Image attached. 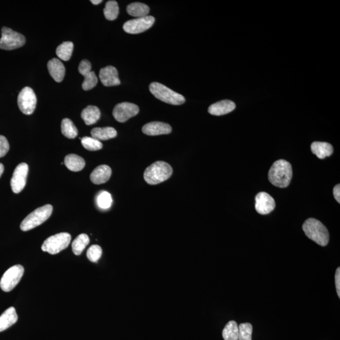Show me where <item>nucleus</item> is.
<instances>
[{
  "instance_id": "obj_18",
  "label": "nucleus",
  "mask_w": 340,
  "mask_h": 340,
  "mask_svg": "<svg viewBox=\"0 0 340 340\" xmlns=\"http://www.w3.org/2000/svg\"><path fill=\"white\" fill-rule=\"evenodd\" d=\"M235 108L236 105L233 102L224 100L210 105L208 112L213 115L221 116L233 111Z\"/></svg>"
},
{
  "instance_id": "obj_12",
  "label": "nucleus",
  "mask_w": 340,
  "mask_h": 340,
  "mask_svg": "<svg viewBox=\"0 0 340 340\" xmlns=\"http://www.w3.org/2000/svg\"><path fill=\"white\" fill-rule=\"evenodd\" d=\"M139 112V108L137 105L123 102L115 105L113 110V116L118 122L123 123L137 115Z\"/></svg>"
},
{
  "instance_id": "obj_10",
  "label": "nucleus",
  "mask_w": 340,
  "mask_h": 340,
  "mask_svg": "<svg viewBox=\"0 0 340 340\" xmlns=\"http://www.w3.org/2000/svg\"><path fill=\"white\" fill-rule=\"evenodd\" d=\"M155 21V18L153 16L132 19L124 24L123 29L128 34H140L150 29Z\"/></svg>"
},
{
  "instance_id": "obj_2",
  "label": "nucleus",
  "mask_w": 340,
  "mask_h": 340,
  "mask_svg": "<svg viewBox=\"0 0 340 340\" xmlns=\"http://www.w3.org/2000/svg\"><path fill=\"white\" fill-rule=\"evenodd\" d=\"M302 229L307 237L321 247L327 245L330 235L327 228L320 221L310 218L305 221Z\"/></svg>"
},
{
  "instance_id": "obj_26",
  "label": "nucleus",
  "mask_w": 340,
  "mask_h": 340,
  "mask_svg": "<svg viewBox=\"0 0 340 340\" xmlns=\"http://www.w3.org/2000/svg\"><path fill=\"white\" fill-rule=\"evenodd\" d=\"M90 242L87 234H81L77 237L72 244V252L76 255H80Z\"/></svg>"
},
{
  "instance_id": "obj_5",
  "label": "nucleus",
  "mask_w": 340,
  "mask_h": 340,
  "mask_svg": "<svg viewBox=\"0 0 340 340\" xmlns=\"http://www.w3.org/2000/svg\"><path fill=\"white\" fill-rule=\"evenodd\" d=\"M53 210V207L50 204L37 208L24 218L20 225L21 230L28 231L42 225L50 217Z\"/></svg>"
},
{
  "instance_id": "obj_16",
  "label": "nucleus",
  "mask_w": 340,
  "mask_h": 340,
  "mask_svg": "<svg viewBox=\"0 0 340 340\" xmlns=\"http://www.w3.org/2000/svg\"><path fill=\"white\" fill-rule=\"evenodd\" d=\"M143 133L148 136H159L168 134L172 131V127L168 124L161 122H152L145 124L142 129Z\"/></svg>"
},
{
  "instance_id": "obj_19",
  "label": "nucleus",
  "mask_w": 340,
  "mask_h": 340,
  "mask_svg": "<svg viewBox=\"0 0 340 340\" xmlns=\"http://www.w3.org/2000/svg\"><path fill=\"white\" fill-rule=\"evenodd\" d=\"M48 71L56 82H61L65 75V67L59 59L53 58L47 63Z\"/></svg>"
},
{
  "instance_id": "obj_36",
  "label": "nucleus",
  "mask_w": 340,
  "mask_h": 340,
  "mask_svg": "<svg viewBox=\"0 0 340 340\" xmlns=\"http://www.w3.org/2000/svg\"><path fill=\"white\" fill-rule=\"evenodd\" d=\"M335 284L337 291V294L340 298V268L338 267L336 270L335 274Z\"/></svg>"
},
{
  "instance_id": "obj_28",
  "label": "nucleus",
  "mask_w": 340,
  "mask_h": 340,
  "mask_svg": "<svg viewBox=\"0 0 340 340\" xmlns=\"http://www.w3.org/2000/svg\"><path fill=\"white\" fill-rule=\"evenodd\" d=\"M74 45L71 42H64L59 45L56 50V55L63 61H69L74 51Z\"/></svg>"
},
{
  "instance_id": "obj_25",
  "label": "nucleus",
  "mask_w": 340,
  "mask_h": 340,
  "mask_svg": "<svg viewBox=\"0 0 340 340\" xmlns=\"http://www.w3.org/2000/svg\"><path fill=\"white\" fill-rule=\"evenodd\" d=\"M150 11L147 5L142 3H132L127 7V12L132 17L142 18L147 17Z\"/></svg>"
},
{
  "instance_id": "obj_23",
  "label": "nucleus",
  "mask_w": 340,
  "mask_h": 340,
  "mask_svg": "<svg viewBox=\"0 0 340 340\" xmlns=\"http://www.w3.org/2000/svg\"><path fill=\"white\" fill-rule=\"evenodd\" d=\"M64 164L72 172H80L84 168L85 161L84 159L75 154H70L64 158Z\"/></svg>"
},
{
  "instance_id": "obj_6",
  "label": "nucleus",
  "mask_w": 340,
  "mask_h": 340,
  "mask_svg": "<svg viewBox=\"0 0 340 340\" xmlns=\"http://www.w3.org/2000/svg\"><path fill=\"white\" fill-rule=\"evenodd\" d=\"M71 236L67 233H61L51 236L42 245L43 252L56 255L66 249L71 242Z\"/></svg>"
},
{
  "instance_id": "obj_24",
  "label": "nucleus",
  "mask_w": 340,
  "mask_h": 340,
  "mask_svg": "<svg viewBox=\"0 0 340 340\" xmlns=\"http://www.w3.org/2000/svg\"><path fill=\"white\" fill-rule=\"evenodd\" d=\"M101 113L100 109L93 105H89L82 112V118L86 125L90 126L95 124L101 118Z\"/></svg>"
},
{
  "instance_id": "obj_13",
  "label": "nucleus",
  "mask_w": 340,
  "mask_h": 340,
  "mask_svg": "<svg viewBox=\"0 0 340 340\" xmlns=\"http://www.w3.org/2000/svg\"><path fill=\"white\" fill-rule=\"evenodd\" d=\"M91 64L90 62L84 59L81 61L78 71L80 74L85 77L84 82L82 84L83 90L88 91L91 90L98 83V78L94 74V72L91 71Z\"/></svg>"
},
{
  "instance_id": "obj_22",
  "label": "nucleus",
  "mask_w": 340,
  "mask_h": 340,
  "mask_svg": "<svg viewBox=\"0 0 340 340\" xmlns=\"http://www.w3.org/2000/svg\"><path fill=\"white\" fill-rule=\"evenodd\" d=\"M91 137L99 140V141H106V140L114 138L117 136V132L114 128L111 127L105 128H94L91 131Z\"/></svg>"
},
{
  "instance_id": "obj_27",
  "label": "nucleus",
  "mask_w": 340,
  "mask_h": 340,
  "mask_svg": "<svg viewBox=\"0 0 340 340\" xmlns=\"http://www.w3.org/2000/svg\"><path fill=\"white\" fill-rule=\"evenodd\" d=\"M239 328L235 321H231L227 324L223 331V336L225 340H238Z\"/></svg>"
},
{
  "instance_id": "obj_4",
  "label": "nucleus",
  "mask_w": 340,
  "mask_h": 340,
  "mask_svg": "<svg viewBox=\"0 0 340 340\" xmlns=\"http://www.w3.org/2000/svg\"><path fill=\"white\" fill-rule=\"evenodd\" d=\"M150 91L156 99L166 104L180 105L185 102V98L182 94L175 92L160 83H151Z\"/></svg>"
},
{
  "instance_id": "obj_29",
  "label": "nucleus",
  "mask_w": 340,
  "mask_h": 340,
  "mask_svg": "<svg viewBox=\"0 0 340 340\" xmlns=\"http://www.w3.org/2000/svg\"><path fill=\"white\" fill-rule=\"evenodd\" d=\"M62 134L67 138L75 139L78 136V129L69 118H64L61 123Z\"/></svg>"
},
{
  "instance_id": "obj_15",
  "label": "nucleus",
  "mask_w": 340,
  "mask_h": 340,
  "mask_svg": "<svg viewBox=\"0 0 340 340\" xmlns=\"http://www.w3.org/2000/svg\"><path fill=\"white\" fill-rule=\"evenodd\" d=\"M100 80L105 86H117L120 84L118 71L115 67L108 66L102 68L99 74Z\"/></svg>"
},
{
  "instance_id": "obj_31",
  "label": "nucleus",
  "mask_w": 340,
  "mask_h": 340,
  "mask_svg": "<svg viewBox=\"0 0 340 340\" xmlns=\"http://www.w3.org/2000/svg\"><path fill=\"white\" fill-rule=\"evenodd\" d=\"M81 140L83 147L88 151H98L103 148L102 143L92 137H84Z\"/></svg>"
},
{
  "instance_id": "obj_14",
  "label": "nucleus",
  "mask_w": 340,
  "mask_h": 340,
  "mask_svg": "<svg viewBox=\"0 0 340 340\" xmlns=\"http://www.w3.org/2000/svg\"><path fill=\"white\" fill-rule=\"evenodd\" d=\"M256 212L261 215L269 214L275 207V200L269 193L260 192L255 197Z\"/></svg>"
},
{
  "instance_id": "obj_30",
  "label": "nucleus",
  "mask_w": 340,
  "mask_h": 340,
  "mask_svg": "<svg viewBox=\"0 0 340 340\" xmlns=\"http://www.w3.org/2000/svg\"><path fill=\"white\" fill-rule=\"evenodd\" d=\"M105 18L107 20L112 21L117 18L119 13V8L116 1H109L106 3L104 10Z\"/></svg>"
},
{
  "instance_id": "obj_3",
  "label": "nucleus",
  "mask_w": 340,
  "mask_h": 340,
  "mask_svg": "<svg viewBox=\"0 0 340 340\" xmlns=\"http://www.w3.org/2000/svg\"><path fill=\"white\" fill-rule=\"evenodd\" d=\"M173 168L166 162L158 161L145 169L144 179L148 184L157 185L172 176Z\"/></svg>"
},
{
  "instance_id": "obj_38",
  "label": "nucleus",
  "mask_w": 340,
  "mask_h": 340,
  "mask_svg": "<svg viewBox=\"0 0 340 340\" xmlns=\"http://www.w3.org/2000/svg\"><path fill=\"white\" fill-rule=\"evenodd\" d=\"M4 164L0 163V178H1L2 175L4 174Z\"/></svg>"
},
{
  "instance_id": "obj_39",
  "label": "nucleus",
  "mask_w": 340,
  "mask_h": 340,
  "mask_svg": "<svg viewBox=\"0 0 340 340\" xmlns=\"http://www.w3.org/2000/svg\"><path fill=\"white\" fill-rule=\"evenodd\" d=\"M90 2L92 3L93 5H95L101 4V3L102 2V0H91V1Z\"/></svg>"
},
{
  "instance_id": "obj_7",
  "label": "nucleus",
  "mask_w": 340,
  "mask_h": 340,
  "mask_svg": "<svg viewBox=\"0 0 340 340\" xmlns=\"http://www.w3.org/2000/svg\"><path fill=\"white\" fill-rule=\"evenodd\" d=\"M23 35L9 28H3L0 39V48L4 50H13L22 47L26 43Z\"/></svg>"
},
{
  "instance_id": "obj_8",
  "label": "nucleus",
  "mask_w": 340,
  "mask_h": 340,
  "mask_svg": "<svg viewBox=\"0 0 340 340\" xmlns=\"http://www.w3.org/2000/svg\"><path fill=\"white\" fill-rule=\"evenodd\" d=\"M23 274L24 269L20 264L10 267L3 275L0 280V287L4 292H10L20 281Z\"/></svg>"
},
{
  "instance_id": "obj_11",
  "label": "nucleus",
  "mask_w": 340,
  "mask_h": 340,
  "mask_svg": "<svg viewBox=\"0 0 340 340\" xmlns=\"http://www.w3.org/2000/svg\"><path fill=\"white\" fill-rule=\"evenodd\" d=\"M29 172L28 164L26 163L19 164L16 167L11 179V187L15 193L21 192L25 188Z\"/></svg>"
},
{
  "instance_id": "obj_1",
  "label": "nucleus",
  "mask_w": 340,
  "mask_h": 340,
  "mask_svg": "<svg viewBox=\"0 0 340 340\" xmlns=\"http://www.w3.org/2000/svg\"><path fill=\"white\" fill-rule=\"evenodd\" d=\"M292 178V166L287 161L279 160L275 161L269 170V180L275 187H287Z\"/></svg>"
},
{
  "instance_id": "obj_20",
  "label": "nucleus",
  "mask_w": 340,
  "mask_h": 340,
  "mask_svg": "<svg viewBox=\"0 0 340 340\" xmlns=\"http://www.w3.org/2000/svg\"><path fill=\"white\" fill-rule=\"evenodd\" d=\"M18 321V315L13 307H10L0 315V332L4 331L14 325Z\"/></svg>"
},
{
  "instance_id": "obj_21",
  "label": "nucleus",
  "mask_w": 340,
  "mask_h": 340,
  "mask_svg": "<svg viewBox=\"0 0 340 340\" xmlns=\"http://www.w3.org/2000/svg\"><path fill=\"white\" fill-rule=\"evenodd\" d=\"M312 153L318 158L323 160L330 156L333 153V148L330 143L325 142H314L311 145Z\"/></svg>"
},
{
  "instance_id": "obj_32",
  "label": "nucleus",
  "mask_w": 340,
  "mask_h": 340,
  "mask_svg": "<svg viewBox=\"0 0 340 340\" xmlns=\"http://www.w3.org/2000/svg\"><path fill=\"white\" fill-rule=\"evenodd\" d=\"M97 204L102 209H107L111 206L112 199L111 195L106 191H102L97 197Z\"/></svg>"
},
{
  "instance_id": "obj_34",
  "label": "nucleus",
  "mask_w": 340,
  "mask_h": 340,
  "mask_svg": "<svg viewBox=\"0 0 340 340\" xmlns=\"http://www.w3.org/2000/svg\"><path fill=\"white\" fill-rule=\"evenodd\" d=\"M102 255V248L99 245H92L87 251V258L91 262H97Z\"/></svg>"
},
{
  "instance_id": "obj_17",
  "label": "nucleus",
  "mask_w": 340,
  "mask_h": 340,
  "mask_svg": "<svg viewBox=\"0 0 340 340\" xmlns=\"http://www.w3.org/2000/svg\"><path fill=\"white\" fill-rule=\"evenodd\" d=\"M112 175L110 167L105 164L96 167L90 175V180L94 184L101 185L108 182Z\"/></svg>"
},
{
  "instance_id": "obj_37",
  "label": "nucleus",
  "mask_w": 340,
  "mask_h": 340,
  "mask_svg": "<svg viewBox=\"0 0 340 340\" xmlns=\"http://www.w3.org/2000/svg\"><path fill=\"white\" fill-rule=\"evenodd\" d=\"M333 196L336 201L340 203V185H336L333 188Z\"/></svg>"
},
{
  "instance_id": "obj_33",
  "label": "nucleus",
  "mask_w": 340,
  "mask_h": 340,
  "mask_svg": "<svg viewBox=\"0 0 340 340\" xmlns=\"http://www.w3.org/2000/svg\"><path fill=\"white\" fill-rule=\"evenodd\" d=\"M238 328V340H252L253 327L250 323H242Z\"/></svg>"
},
{
  "instance_id": "obj_9",
  "label": "nucleus",
  "mask_w": 340,
  "mask_h": 340,
  "mask_svg": "<svg viewBox=\"0 0 340 340\" xmlns=\"http://www.w3.org/2000/svg\"><path fill=\"white\" fill-rule=\"evenodd\" d=\"M18 105L21 112L26 115H31L36 109L37 97L31 88H23L18 96Z\"/></svg>"
},
{
  "instance_id": "obj_35",
  "label": "nucleus",
  "mask_w": 340,
  "mask_h": 340,
  "mask_svg": "<svg viewBox=\"0 0 340 340\" xmlns=\"http://www.w3.org/2000/svg\"><path fill=\"white\" fill-rule=\"evenodd\" d=\"M10 145L7 139L0 135V158L4 157L9 152Z\"/></svg>"
}]
</instances>
